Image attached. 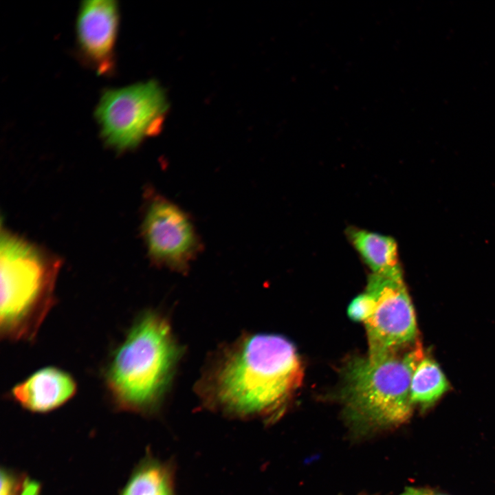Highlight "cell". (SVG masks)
Returning <instances> with one entry per match:
<instances>
[{"instance_id":"1","label":"cell","mask_w":495,"mask_h":495,"mask_svg":"<svg viewBox=\"0 0 495 495\" xmlns=\"http://www.w3.org/2000/svg\"><path fill=\"white\" fill-rule=\"evenodd\" d=\"M302 371L296 347L284 336L246 333L216 352L197 391L211 410L269 423L285 411Z\"/></svg>"},{"instance_id":"2","label":"cell","mask_w":495,"mask_h":495,"mask_svg":"<svg viewBox=\"0 0 495 495\" xmlns=\"http://www.w3.org/2000/svg\"><path fill=\"white\" fill-rule=\"evenodd\" d=\"M182 354L164 316L154 311L141 314L106 368L105 382L116 404L143 414L158 410Z\"/></svg>"},{"instance_id":"3","label":"cell","mask_w":495,"mask_h":495,"mask_svg":"<svg viewBox=\"0 0 495 495\" xmlns=\"http://www.w3.org/2000/svg\"><path fill=\"white\" fill-rule=\"evenodd\" d=\"M424 356L418 342L404 353L354 358L343 373L340 393L347 420L357 430L398 426L411 416L410 382Z\"/></svg>"},{"instance_id":"4","label":"cell","mask_w":495,"mask_h":495,"mask_svg":"<svg viewBox=\"0 0 495 495\" xmlns=\"http://www.w3.org/2000/svg\"><path fill=\"white\" fill-rule=\"evenodd\" d=\"M0 261L1 336L11 341H30L54 304L57 265L8 233L1 236Z\"/></svg>"},{"instance_id":"5","label":"cell","mask_w":495,"mask_h":495,"mask_svg":"<svg viewBox=\"0 0 495 495\" xmlns=\"http://www.w3.org/2000/svg\"><path fill=\"white\" fill-rule=\"evenodd\" d=\"M167 110L157 82L150 80L106 90L95 111L104 142L119 150L132 148L159 132Z\"/></svg>"},{"instance_id":"6","label":"cell","mask_w":495,"mask_h":495,"mask_svg":"<svg viewBox=\"0 0 495 495\" xmlns=\"http://www.w3.org/2000/svg\"><path fill=\"white\" fill-rule=\"evenodd\" d=\"M366 292L375 301L374 310L364 322L368 355H384L415 344L417 341L415 314L403 278L371 274Z\"/></svg>"},{"instance_id":"7","label":"cell","mask_w":495,"mask_h":495,"mask_svg":"<svg viewBox=\"0 0 495 495\" xmlns=\"http://www.w3.org/2000/svg\"><path fill=\"white\" fill-rule=\"evenodd\" d=\"M143 234L153 259L175 271H186L199 249L198 238L188 216L164 198H156L149 204Z\"/></svg>"},{"instance_id":"8","label":"cell","mask_w":495,"mask_h":495,"mask_svg":"<svg viewBox=\"0 0 495 495\" xmlns=\"http://www.w3.org/2000/svg\"><path fill=\"white\" fill-rule=\"evenodd\" d=\"M118 23L116 1L82 2L76 22L77 41L82 54L99 74L109 73L113 67Z\"/></svg>"},{"instance_id":"9","label":"cell","mask_w":495,"mask_h":495,"mask_svg":"<svg viewBox=\"0 0 495 495\" xmlns=\"http://www.w3.org/2000/svg\"><path fill=\"white\" fill-rule=\"evenodd\" d=\"M76 391V383L65 371L54 366L41 368L12 389L13 398L23 408L35 412L55 409Z\"/></svg>"},{"instance_id":"10","label":"cell","mask_w":495,"mask_h":495,"mask_svg":"<svg viewBox=\"0 0 495 495\" xmlns=\"http://www.w3.org/2000/svg\"><path fill=\"white\" fill-rule=\"evenodd\" d=\"M346 235L372 274L402 278L397 246L393 238L354 227L347 229Z\"/></svg>"},{"instance_id":"11","label":"cell","mask_w":495,"mask_h":495,"mask_svg":"<svg viewBox=\"0 0 495 495\" xmlns=\"http://www.w3.org/2000/svg\"><path fill=\"white\" fill-rule=\"evenodd\" d=\"M175 462L147 456L135 470L121 495H176Z\"/></svg>"},{"instance_id":"12","label":"cell","mask_w":495,"mask_h":495,"mask_svg":"<svg viewBox=\"0 0 495 495\" xmlns=\"http://www.w3.org/2000/svg\"><path fill=\"white\" fill-rule=\"evenodd\" d=\"M449 388L448 382L438 364L424 356L415 368L410 382L412 404L428 406L437 401Z\"/></svg>"},{"instance_id":"13","label":"cell","mask_w":495,"mask_h":495,"mask_svg":"<svg viewBox=\"0 0 495 495\" xmlns=\"http://www.w3.org/2000/svg\"><path fill=\"white\" fill-rule=\"evenodd\" d=\"M374 307V299L365 292L352 300L348 307L347 314L351 320L364 322L371 316Z\"/></svg>"},{"instance_id":"14","label":"cell","mask_w":495,"mask_h":495,"mask_svg":"<svg viewBox=\"0 0 495 495\" xmlns=\"http://www.w3.org/2000/svg\"><path fill=\"white\" fill-rule=\"evenodd\" d=\"M39 485L30 479H26L21 485L19 495H39Z\"/></svg>"},{"instance_id":"15","label":"cell","mask_w":495,"mask_h":495,"mask_svg":"<svg viewBox=\"0 0 495 495\" xmlns=\"http://www.w3.org/2000/svg\"><path fill=\"white\" fill-rule=\"evenodd\" d=\"M401 495H443L429 489L408 487Z\"/></svg>"}]
</instances>
